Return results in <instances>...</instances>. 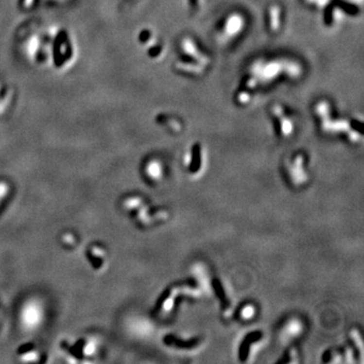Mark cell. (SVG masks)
Wrapping results in <instances>:
<instances>
[{
	"label": "cell",
	"mask_w": 364,
	"mask_h": 364,
	"mask_svg": "<svg viewBox=\"0 0 364 364\" xmlns=\"http://www.w3.org/2000/svg\"><path fill=\"white\" fill-rule=\"evenodd\" d=\"M27 52L33 62L60 70L70 67L76 58L72 35L58 27L32 35L27 43Z\"/></svg>",
	"instance_id": "6da1fadb"
},
{
	"label": "cell",
	"mask_w": 364,
	"mask_h": 364,
	"mask_svg": "<svg viewBox=\"0 0 364 364\" xmlns=\"http://www.w3.org/2000/svg\"><path fill=\"white\" fill-rule=\"evenodd\" d=\"M302 72L300 64L291 59L257 60L250 67L245 86L250 90H254L258 85L273 82L280 76L297 78Z\"/></svg>",
	"instance_id": "7a4b0ae2"
},
{
	"label": "cell",
	"mask_w": 364,
	"mask_h": 364,
	"mask_svg": "<svg viewBox=\"0 0 364 364\" xmlns=\"http://www.w3.org/2000/svg\"><path fill=\"white\" fill-rule=\"evenodd\" d=\"M20 323L22 328L32 332L39 329L45 319V309L39 299H29L20 310Z\"/></svg>",
	"instance_id": "3957f363"
},
{
	"label": "cell",
	"mask_w": 364,
	"mask_h": 364,
	"mask_svg": "<svg viewBox=\"0 0 364 364\" xmlns=\"http://www.w3.org/2000/svg\"><path fill=\"white\" fill-rule=\"evenodd\" d=\"M246 19L239 12H232L225 17L220 29V39L223 42H233L245 31Z\"/></svg>",
	"instance_id": "277c9868"
},
{
	"label": "cell",
	"mask_w": 364,
	"mask_h": 364,
	"mask_svg": "<svg viewBox=\"0 0 364 364\" xmlns=\"http://www.w3.org/2000/svg\"><path fill=\"white\" fill-rule=\"evenodd\" d=\"M180 50L184 57H187L191 60V62L196 63V64L203 66L204 68H207L210 62L209 58L203 51H200L199 47L191 37H183L180 43Z\"/></svg>",
	"instance_id": "5b68a950"
},
{
	"label": "cell",
	"mask_w": 364,
	"mask_h": 364,
	"mask_svg": "<svg viewBox=\"0 0 364 364\" xmlns=\"http://www.w3.org/2000/svg\"><path fill=\"white\" fill-rule=\"evenodd\" d=\"M271 115L277 122L278 131L282 136L288 137L293 135L295 131L294 121L286 115L285 109L280 104H273L271 108Z\"/></svg>",
	"instance_id": "8992f818"
},
{
	"label": "cell",
	"mask_w": 364,
	"mask_h": 364,
	"mask_svg": "<svg viewBox=\"0 0 364 364\" xmlns=\"http://www.w3.org/2000/svg\"><path fill=\"white\" fill-rule=\"evenodd\" d=\"M266 21L268 29L272 33L278 32L282 22V9L277 4H272L268 7L266 12Z\"/></svg>",
	"instance_id": "52a82bcc"
},
{
	"label": "cell",
	"mask_w": 364,
	"mask_h": 364,
	"mask_svg": "<svg viewBox=\"0 0 364 364\" xmlns=\"http://www.w3.org/2000/svg\"><path fill=\"white\" fill-rule=\"evenodd\" d=\"M146 173L152 179H158L162 174V167L158 161H151L147 165Z\"/></svg>",
	"instance_id": "ba28073f"
},
{
	"label": "cell",
	"mask_w": 364,
	"mask_h": 364,
	"mask_svg": "<svg viewBox=\"0 0 364 364\" xmlns=\"http://www.w3.org/2000/svg\"><path fill=\"white\" fill-rule=\"evenodd\" d=\"M20 351V357L23 361H35L37 357H39L34 345H24L23 347H21Z\"/></svg>",
	"instance_id": "9c48e42d"
},
{
	"label": "cell",
	"mask_w": 364,
	"mask_h": 364,
	"mask_svg": "<svg viewBox=\"0 0 364 364\" xmlns=\"http://www.w3.org/2000/svg\"><path fill=\"white\" fill-rule=\"evenodd\" d=\"M9 185L5 181H0V205L2 200L8 195Z\"/></svg>",
	"instance_id": "30bf717a"
},
{
	"label": "cell",
	"mask_w": 364,
	"mask_h": 364,
	"mask_svg": "<svg viewBox=\"0 0 364 364\" xmlns=\"http://www.w3.org/2000/svg\"><path fill=\"white\" fill-rule=\"evenodd\" d=\"M306 1L309 4L315 5L316 7H318L320 9H323V7H326V6L328 5L330 0H306Z\"/></svg>",
	"instance_id": "8fae6325"
},
{
	"label": "cell",
	"mask_w": 364,
	"mask_h": 364,
	"mask_svg": "<svg viewBox=\"0 0 364 364\" xmlns=\"http://www.w3.org/2000/svg\"><path fill=\"white\" fill-rule=\"evenodd\" d=\"M187 2H188V5L194 8L200 7L203 5V0H187Z\"/></svg>",
	"instance_id": "7c38bea8"
},
{
	"label": "cell",
	"mask_w": 364,
	"mask_h": 364,
	"mask_svg": "<svg viewBox=\"0 0 364 364\" xmlns=\"http://www.w3.org/2000/svg\"><path fill=\"white\" fill-rule=\"evenodd\" d=\"M252 315H253V309H252V307H247V308H245L243 310V317L250 318V317H252Z\"/></svg>",
	"instance_id": "4fadbf2b"
},
{
	"label": "cell",
	"mask_w": 364,
	"mask_h": 364,
	"mask_svg": "<svg viewBox=\"0 0 364 364\" xmlns=\"http://www.w3.org/2000/svg\"><path fill=\"white\" fill-rule=\"evenodd\" d=\"M47 1H50V0H47ZM53 1H58V0H53ZM21 2L24 7H30L35 2V0H21Z\"/></svg>",
	"instance_id": "5bb4252c"
},
{
	"label": "cell",
	"mask_w": 364,
	"mask_h": 364,
	"mask_svg": "<svg viewBox=\"0 0 364 364\" xmlns=\"http://www.w3.org/2000/svg\"><path fill=\"white\" fill-rule=\"evenodd\" d=\"M350 1H351V2H355L356 4H357V3H362V0H350Z\"/></svg>",
	"instance_id": "9a60e30c"
}]
</instances>
